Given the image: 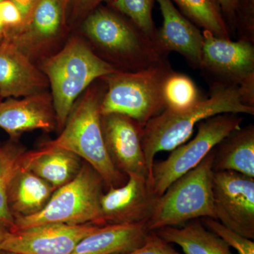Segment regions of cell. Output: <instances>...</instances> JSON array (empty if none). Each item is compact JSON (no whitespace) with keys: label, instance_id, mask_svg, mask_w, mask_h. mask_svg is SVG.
I'll use <instances>...</instances> for the list:
<instances>
[{"label":"cell","instance_id":"cell-1","mask_svg":"<svg viewBox=\"0 0 254 254\" xmlns=\"http://www.w3.org/2000/svg\"><path fill=\"white\" fill-rule=\"evenodd\" d=\"M225 113L254 115V107L246 104L240 87L214 84L211 95L187 109H165L143 127L142 146L151 180L152 167L159 152L172 151L190 138L195 125Z\"/></svg>","mask_w":254,"mask_h":254},{"label":"cell","instance_id":"cell-2","mask_svg":"<svg viewBox=\"0 0 254 254\" xmlns=\"http://www.w3.org/2000/svg\"><path fill=\"white\" fill-rule=\"evenodd\" d=\"M104 94L98 88H89L73 105L60 136L43 145L67 150L83 158L99 174L109 190L123 186L127 176L115 166L105 145L100 112Z\"/></svg>","mask_w":254,"mask_h":254},{"label":"cell","instance_id":"cell-3","mask_svg":"<svg viewBox=\"0 0 254 254\" xmlns=\"http://www.w3.org/2000/svg\"><path fill=\"white\" fill-rule=\"evenodd\" d=\"M41 71L51 86L58 128L64 127L75 101L95 79L119 71L86 43L73 38L43 63Z\"/></svg>","mask_w":254,"mask_h":254},{"label":"cell","instance_id":"cell-4","mask_svg":"<svg viewBox=\"0 0 254 254\" xmlns=\"http://www.w3.org/2000/svg\"><path fill=\"white\" fill-rule=\"evenodd\" d=\"M173 71L165 58L141 71H118L102 78L108 89L100 104V115H125L144 127L165 109L164 83Z\"/></svg>","mask_w":254,"mask_h":254},{"label":"cell","instance_id":"cell-5","mask_svg":"<svg viewBox=\"0 0 254 254\" xmlns=\"http://www.w3.org/2000/svg\"><path fill=\"white\" fill-rule=\"evenodd\" d=\"M213 158L214 148L196 167L175 180L158 196L153 215L147 222L150 231L182 226L197 219L215 220Z\"/></svg>","mask_w":254,"mask_h":254},{"label":"cell","instance_id":"cell-6","mask_svg":"<svg viewBox=\"0 0 254 254\" xmlns=\"http://www.w3.org/2000/svg\"><path fill=\"white\" fill-rule=\"evenodd\" d=\"M103 179L89 164L83 163L76 177L53 192L41 211L15 219L14 230L48 223L100 226Z\"/></svg>","mask_w":254,"mask_h":254},{"label":"cell","instance_id":"cell-7","mask_svg":"<svg viewBox=\"0 0 254 254\" xmlns=\"http://www.w3.org/2000/svg\"><path fill=\"white\" fill-rule=\"evenodd\" d=\"M83 28L100 49L123 61L128 72L141 71L168 58L134 23L111 10H95L86 18Z\"/></svg>","mask_w":254,"mask_h":254},{"label":"cell","instance_id":"cell-8","mask_svg":"<svg viewBox=\"0 0 254 254\" xmlns=\"http://www.w3.org/2000/svg\"><path fill=\"white\" fill-rule=\"evenodd\" d=\"M242 121L239 114L225 113L198 123L191 141L172 150L163 161L153 163L150 185L155 194H163L173 182L196 167L225 137L240 128Z\"/></svg>","mask_w":254,"mask_h":254},{"label":"cell","instance_id":"cell-9","mask_svg":"<svg viewBox=\"0 0 254 254\" xmlns=\"http://www.w3.org/2000/svg\"><path fill=\"white\" fill-rule=\"evenodd\" d=\"M201 69L213 84L240 87L245 103L254 107V47L247 40L232 41L203 31Z\"/></svg>","mask_w":254,"mask_h":254},{"label":"cell","instance_id":"cell-10","mask_svg":"<svg viewBox=\"0 0 254 254\" xmlns=\"http://www.w3.org/2000/svg\"><path fill=\"white\" fill-rule=\"evenodd\" d=\"M213 193L215 220L253 240L254 177L236 172H214Z\"/></svg>","mask_w":254,"mask_h":254},{"label":"cell","instance_id":"cell-11","mask_svg":"<svg viewBox=\"0 0 254 254\" xmlns=\"http://www.w3.org/2000/svg\"><path fill=\"white\" fill-rule=\"evenodd\" d=\"M158 196L147 177L127 175L123 186L112 187L100 201V226L146 223L153 215Z\"/></svg>","mask_w":254,"mask_h":254},{"label":"cell","instance_id":"cell-12","mask_svg":"<svg viewBox=\"0 0 254 254\" xmlns=\"http://www.w3.org/2000/svg\"><path fill=\"white\" fill-rule=\"evenodd\" d=\"M99 226L94 224L48 223L10 231L0 251L17 254H71L84 237Z\"/></svg>","mask_w":254,"mask_h":254},{"label":"cell","instance_id":"cell-13","mask_svg":"<svg viewBox=\"0 0 254 254\" xmlns=\"http://www.w3.org/2000/svg\"><path fill=\"white\" fill-rule=\"evenodd\" d=\"M101 125L105 145L115 166L126 176L134 174L147 177L150 182L142 146L143 127L118 114L101 115Z\"/></svg>","mask_w":254,"mask_h":254},{"label":"cell","instance_id":"cell-14","mask_svg":"<svg viewBox=\"0 0 254 254\" xmlns=\"http://www.w3.org/2000/svg\"><path fill=\"white\" fill-rule=\"evenodd\" d=\"M163 18V26L157 32L156 46L168 57L175 52L192 66L200 68L203 36L199 28L179 11L171 0H156Z\"/></svg>","mask_w":254,"mask_h":254},{"label":"cell","instance_id":"cell-15","mask_svg":"<svg viewBox=\"0 0 254 254\" xmlns=\"http://www.w3.org/2000/svg\"><path fill=\"white\" fill-rule=\"evenodd\" d=\"M58 127L52 95L46 91L17 100L9 98L0 103V128L16 139L35 129L53 131Z\"/></svg>","mask_w":254,"mask_h":254},{"label":"cell","instance_id":"cell-16","mask_svg":"<svg viewBox=\"0 0 254 254\" xmlns=\"http://www.w3.org/2000/svg\"><path fill=\"white\" fill-rule=\"evenodd\" d=\"M49 82L29 57L11 42L0 43V95L18 98L44 92Z\"/></svg>","mask_w":254,"mask_h":254},{"label":"cell","instance_id":"cell-17","mask_svg":"<svg viewBox=\"0 0 254 254\" xmlns=\"http://www.w3.org/2000/svg\"><path fill=\"white\" fill-rule=\"evenodd\" d=\"M65 7L60 0H40L27 22L16 31L6 33L4 40L11 42L29 57L58 36Z\"/></svg>","mask_w":254,"mask_h":254},{"label":"cell","instance_id":"cell-18","mask_svg":"<svg viewBox=\"0 0 254 254\" xmlns=\"http://www.w3.org/2000/svg\"><path fill=\"white\" fill-rule=\"evenodd\" d=\"M146 223L99 226L78 244L71 254H121L136 250L150 232Z\"/></svg>","mask_w":254,"mask_h":254},{"label":"cell","instance_id":"cell-19","mask_svg":"<svg viewBox=\"0 0 254 254\" xmlns=\"http://www.w3.org/2000/svg\"><path fill=\"white\" fill-rule=\"evenodd\" d=\"M22 167L57 190L72 180L81 165L79 157L74 153L43 145L39 149L25 152Z\"/></svg>","mask_w":254,"mask_h":254},{"label":"cell","instance_id":"cell-20","mask_svg":"<svg viewBox=\"0 0 254 254\" xmlns=\"http://www.w3.org/2000/svg\"><path fill=\"white\" fill-rule=\"evenodd\" d=\"M55 190L48 182L21 166L7 191L8 205L14 220L41 211Z\"/></svg>","mask_w":254,"mask_h":254},{"label":"cell","instance_id":"cell-21","mask_svg":"<svg viewBox=\"0 0 254 254\" xmlns=\"http://www.w3.org/2000/svg\"><path fill=\"white\" fill-rule=\"evenodd\" d=\"M214 172L232 171L254 178V126L240 127L214 148Z\"/></svg>","mask_w":254,"mask_h":254},{"label":"cell","instance_id":"cell-22","mask_svg":"<svg viewBox=\"0 0 254 254\" xmlns=\"http://www.w3.org/2000/svg\"><path fill=\"white\" fill-rule=\"evenodd\" d=\"M155 232L168 243L178 245L184 254H234L231 247L207 229L200 219L182 227H166Z\"/></svg>","mask_w":254,"mask_h":254},{"label":"cell","instance_id":"cell-23","mask_svg":"<svg viewBox=\"0 0 254 254\" xmlns=\"http://www.w3.org/2000/svg\"><path fill=\"white\" fill-rule=\"evenodd\" d=\"M179 11L196 26L218 38L230 39V28L217 0H171Z\"/></svg>","mask_w":254,"mask_h":254},{"label":"cell","instance_id":"cell-24","mask_svg":"<svg viewBox=\"0 0 254 254\" xmlns=\"http://www.w3.org/2000/svg\"><path fill=\"white\" fill-rule=\"evenodd\" d=\"M25 150L13 141L0 146V222L10 231L14 230L15 220L7 202L8 189L15 175L22 166Z\"/></svg>","mask_w":254,"mask_h":254},{"label":"cell","instance_id":"cell-25","mask_svg":"<svg viewBox=\"0 0 254 254\" xmlns=\"http://www.w3.org/2000/svg\"><path fill=\"white\" fill-rule=\"evenodd\" d=\"M165 109L179 111L190 108L200 100L194 82L184 73L173 71L163 87Z\"/></svg>","mask_w":254,"mask_h":254},{"label":"cell","instance_id":"cell-26","mask_svg":"<svg viewBox=\"0 0 254 254\" xmlns=\"http://www.w3.org/2000/svg\"><path fill=\"white\" fill-rule=\"evenodd\" d=\"M155 1L156 0H113L111 6L127 16L145 36L155 43L158 32L153 19Z\"/></svg>","mask_w":254,"mask_h":254},{"label":"cell","instance_id":"cell-27","mask_svg":"<svg viewBox=\"0 0 254 254\" xmlns=\"http://www.w3.org/2000/svg\"><path fill=\"white\" fill-rule=\"evenodd\" d=\"M200 220L207 229L220 237L231 248L235 249L238 254H254L253 240L232 231L215 219L205 218Z\"/></svg>","mask_w":254,"mask_h":254},{"label":"cell","instance_id":"cell-28","mask_svg":"<svg viewBox=\"0 0 254 254\" xmlns=\"http://www.w3.org/2000/svg\"><path fill=\"white\" fill-rule=\"evenodd\" d=\"M236 28L240 30L241 39L254 43V0H240Z\"/></svg>","mask_w":254,"mask_h":254},{"label":"cell","instance_id":"cell-29","mask_svg":"<svg viewBox=\"0 0 254 254\" xmlns=\"http://www.w3.org/2000/svg\"><path fill=\"white\" fill-rule=\"evenodd\" d=\"M121 254H184L177 252L171 244L159 237L155 232H150L145 243L136 250Z\"/></svg>","mask_w":254,"mask_h":254},{"label":"cell","instance_id":"cell-30","mask_svg":"<svg viewBox=\"0 0 254 254\" xmlns=\"http://www.w3.org/2000/svg\"><path fill=\"white\" fill-rule=\"evenodd\" d=\"M0 18L4 26L5 35L16 31L23 24V18L19 9L10 0L0 1Z\"/></svg>","mask_w":254,"mask_h":254},{"label":"cell","instance_id":"cell-31","mask_svg":"<svg viewBox=\"0 0 254 254\" xmlns=\"http://www.w3.org/2000/svg\"><path fill=\"white\" fill-rule=\"evenodd\" d=\"M229 28H236L237 13L240 0H217Z\"/></svg>","mask_w":254,"mask_h":254},{"label":"cell","instance_id":"cell-32","mask_svg":"<svg viewBox=\"0 0 254 254\" xmlns=\"http://www.w3.org/2000/svg\"><path fill=\"white\" fill-rule=\"evenodd\" d=\"M19 9L23 18V24H25L31 17L33 10L40 0H10Z\"/></svg>","mask_w":254,"mask_h":254},{"label":"cell","instance_id":"cell-33","mask_svg":"<svg viewBox=\"0 0 254 254\" xmlns=\"http://www.w3.org/2000/svg\"><path fill=\"white\" fill-rule=\"evenodd\" d=\"M83 11H88L95 9L98 4L105 0H74Z\"/></svg>","mask_w":254,"mask_h":254},{"label":"cell","instance_id":"cell-34","mask_svg":"<svg viewBox=\"0 0 254 254\" xmlns=\"http://www.w3.org/2000/svg\"><path fill=\"white\" fill-rule=\"evenodd\" d=\"M9 229L4 224L0 222V246H1L5 239L9 235Z\"/></svg>","mask_w":254,"mask_h":254},{"label":"cell","instance_id":"cell-35","mask_svg":"<svg viewBox=\"0 0 254 254\" xmlns=\"http://www.w3.org/2000/svg\"><path fill=\"white\" fill-rule=\"evenodd\" d=\"M5 36V29L1 18H0V43L4 40Z\"/></svg>","mask_w":254,"mask_h":254},{"label":"cell","instance_id":"cell-36","mask_svg":"<svg viewBox=\"0 0 254 254\" xmlns=\"http://www.w3.org/2000/svg\"><path fill=\"white\" fill-rule=\"evenodd\" d=\"M0 254H17L12 252H6V251H0Z\"/></svg>","mask_w":254,"mask_h":254},{"label":"cell","instance_id":"cell-37","mask_svg":"<svg viewBox=\"0 0 254 254\" xmlns=\"http://www.w3.org/2000/svg\"><path fill=\"white\" fill-rule=\"evenodd\" d=\"M60 1H61L63 3L64 5H65V6H66V4H67L68 1H69V0H60Z\"/></svg>","mask_w":254,"mask_h":254},{"label":"cell","instance_id":"cell-38","mask_svg":"<svg viewBox=\"0 0 254 254\" xmlns=\"http://www.w3.org/2000/svg\"><path fill=\"white\" fill-rule=\"evenodd\" d=\"M1 99H2V98H1V95H0V103L1 102Z\"/></svg>","mask_w":254,"mask_h":254},{"label":"cell","instance_id":"cell-39","mask_svg":"<svg viewBox=\"0 0 254 254\" xmlns=\"http://www.w3.org/2000/svg\"><path fill=\"white\" fill-rule=\"evenodd\" d=\"M3 1V0H0V1Z\"/></svg>","mask_w":254,"mask_h":254}]
</instances>
